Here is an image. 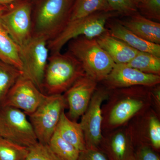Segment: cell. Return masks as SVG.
Returning <instances> with one entry per match:
<instances>
[{"label": "cell", "instance_id": "cell-16", "mask_svg": "<svg viewBox=\"0 0 160 160\" xmlns=\"http://www.w3.org/2000/svg\"><path fill=\"white\" fill-rule=\"evenodd\" d=\"M100 46L116 64H125L138 54L139 51L109 34L108 31L96 38Z\"/></svg>", "mask_w": 160, "mask_h": 160}, {"label": "cell", "instance_id": "cell-10", "mask_svg": "<svg viewBox=\"0 0 160 160\" xmlns=\"http://www.w3.org/2000/svg\"><path fill=\"white\" fill-rule=\"evenodd\" d=\"M109 90L106 87L97 88L88 108L82 116L80 123L84 133L86 148H98L103 139L102 105L109 96Z\"/></svg>", "mask_w": 160, "mask_h": 160}, {"label": "cell", "instance_id": "cell-2", "mask_svg": "<svg viewBox=\"0 0 160 160\" xmlns=\"http://www.w3.org/2000/svg\"><path fill=\"white\" fill-rule=\"evenodd\" d=\"M85 74L81 63L69 52L51 53L48 58L42 91L46 95L62 94Z\"/></svg>", "mask_w": 160, "mask_h": 160}, {"label": "cell", "instance_id": "cell-14", "mask_svg": "<svg viewBox=\"0 0 160 160\" xmlns=\"http://www.w3.org/2000/svg\"><path fill=\"white\" fill-rule=\"evenodd\" d=\"M102 144L109 160H135L131 136L126 129H118L103 137Z\"/></svg>", "mask_w": 160, "mask_h": 160}, {"label": "cell", "instance_id": "cell-29", "mask_svg": "<svg viewBox=\"0 0 160 160\" xmlns=\"http://www.w3.org/2000/svg\"><path fill=\"white\" fill-rule=\"evenodd\" d=\"M78 160H109L106 153L98 148H86L81 151Z\"/></svg>", "mask_w": 160, "mask_h": 160}, {"label": "cell", "instance_id": "cell-22", "mask_svg": "<svg viewBox=\"0 0 160 160\" xmlns=\"http://www.w3.org/2000/svg\"><path fill=\"white\" fill-rule=\"evenodd\" d=\"M125 64L144 73L160 75V57L148 52L139 51L134 58Z\"/></svg>", "mask_w": 160, "mask_h": 160}, {"label": "cell", "instance_id": "cell-17", "mask_svg": "<svg viewBox=\"0 0 160 160\" xmlns=\"http://www.w3.org/2000/svg\"><path fill=\"white\" fill-rule=\"evenodd\" d=\"M107 31L114 37L125 42L139 51L148 52L160 57V44H154L143 39L126 29L119 22L108 24Z\"/></svg>", "mask_w": 160, "mask_h": 160}, {"label": "cell", "instance_id": "cell-27", "mask_svg": "<svg viewBox=\"0 0 160 160\" xmlns=\"http://www.w3.org/2000/svg\"><path fill=\"white\" fill-rule=\"evenodd\" d=\"M112 10L119 15L129 17L138 12L136 0H107Z\"/></svg>", "mask_w": 160, "mask_h": 160}, {"label": "cell", "instance_id": "cell-3", "mask_svg": "<svg viewBox=\"0 0 160 160\" xmlns=\"http://www.w3.org/2000/svg\"><path fill=\"white\" fill-rule=\"evenodd\" d=\"M68 51L80 62L86 74L98 82L106 78L115 64L96 38L72 39L68 42Z\"/></svg>", "mask_w": 160, "mask_h": 160}, {"label": "cell", "instance_id": "cell-8", "mask_svg": "<svg viewBox=\"0 0 160 160\" xmlns=\"http://www.w3.org/2000/svg\"><path fill=\"white\" fill-rule=\"evenodd\" d=\"M47 43L48 41L43 37L32 36L31 39L21 48L22 74L31 80L42 92L49 57Z\"/></svg>", "mask_w": 160, "mask_h": 160}, {"label": "cell", "instance_id": "cell-5", "mask_svg": "<svg viewBox=\"0 0 160 160\" xmlns=\"http://www.w3.org/2000/svg\"><path fill=\"white\" fill-rule=\"evenodd\" d=\"M66 105L62 94L47 95L36 110L29 115L38 142L49 144Z\"/></svg>", "mask_w": 160, "mask_h": 160}, {"label": "cell", "instance_id": "cell-26", "mask_svg": "<svg viewBox=\"0 0 160 160\" xmlns=\"http://www.w3.org/2000/svg\"><path fill=\"white\" fill-rule=\"evenodd\" d=\"M138 10L144 17L160 21V0H144L138 3Z\"/></svg>", "mask_w": 160, "mask_h": 160}, {"label": "cell", "instance_id": "cell-15", "mask_svg": "<svg viewBox=\"0 0 160 160\" xmlns=\"http://www.w3.org/2000/svg\"><path fill=\"white\" fill-rule=\"evenodd\" d=\"M127 19L118 21L122 25L143 39L160 44V23L141 15L139 12Z\"/></svg>", "mask_w": 160, "mask_h": 160}, {"label": "cell", "instance_id": "cell-19", "mask_svg": "<svg viewBox=\"0 0 160 160\" xmlns=\"http://www.w3.org/2000/svg\"><path fill=\"white\" fill-rule=\"evenodd\" d=\"M21 48L12 38L0 23V60L16 67L22 72Z\"/></svg>", "mask_w": 160, "mask_h": 160}, {"label": "cell", "instance_id": "cell-33", "mask_svg": "<svg viewBox=\"0 0 160 160\" xmlns=\"http://www.w3.org/2000/svg\"><path fill=\"white\" fill-rule=\"evenodd\" d=\"M144 0H136L137 2L138 3H139L140 2H142Z\"/></svg>", "mask_w": 160, "mask_h": 160}, {"label": "cell", "instance_id": "cell-11", "mask_svg": "<svg viewBox=\"0 0 160 160\" xmlns=\"http://www.w3.org/2000/svg\"><path fill=\"white\" fill-rule=\"evenodd\" d=\"M46 96L31 80L22 74L8 92L1 106L16 108L29 116L36 110Z\"/></svg>", "mask_w": 160, "mask_h": 160}, {"label": "cell", "instance_id": "cell-20", "mask_svg": "<svg viewBox=\"0 0 160 160\" xmlns=\"http://www.w3.org/2000/svg\"><path fill=\"white\" fill-rule=\"evenodd\" d=\"M113 11L107 0H75L70 21L86 17L99 12Z\"/></svg>", "mask_w": 160, "mask_h": 160}, {"label": "cell", "instance_id": "cell-12", "mask_svg": "<svg viewBox=\"0 0 160 160\" xmlns=\"http://www.w3.org/2000/svg\"><path fill=\"white\" fill-rule=\"evenodd\" d=\"M103 82L109 89L136 86L151 87L159 85L160 76L144 73L126 64H115Z\"/></svg>", "mask_w": 160, "mask_h": 160}, {"label": "cell", "instance_id": "cell-25", "mask_svg": "<svg viewBox=\"0 0 160 160\" xmlns=\"http://www.w3.org/2000/svg\"><path fill=\"white\" fill-rule=\"evenodd\" d=\"M25 160H60L52 151L49 144L38 142L28 148Z\"/></svg>", "mask_w": 160, "mask_h": 160}, {"label": "cell", "instance_id": "cell-4", "mask_svg": "<svg viewBox=\"0 0 160 160\" xmlns=\"http://www.w3.org/2000/svg\"><path fill=\"white\" fill-rule=\"evenodd\" d=\"M119 15L114 11L99 12L69 22L58 35L48 42L49 51L51 54L60 52L66 43L78 37L96 38L107 31L106 25L109 20Z\"/></svg>", "mask_w": 160, "mask_h": 160}, {"label": "cell", "instance_id": "cell-32", "mask_svg": "<svg viewBox=\"0 0 160 160\" xmlns=\"http://www.w3.org/2000/svg\"><path fill=\"white\" fill-rule=\"evenodd\" d=\"M8 9V5H0V16L3 14Z\"/></svg>", "mask_w": 160, "mask_h": 160}, {"label": "cell", "instance_id": "cell-18", "mask_svg": "<svg viewBox=\"0 0 160 160\" xmlns=\"http://www.w3.org/2000/svg\"><path fill=\"white\" fill-rule=\"evenodd\" d=\"M55 132L80 152L86 149L85 137L80 123L70 119L65 111L62 112Z\"/></svg>", "mask_w": 160, "mask_h": 160}, {"label": "cell", "instance_id": "cell-7", "mask_svg": "<svg viewBox=\"0 0 160 160\" xmlns=\"http://www.w3.org/2000/svg\"><path fill=\"white\" fill-rule=\"evenodd\" d=\"M32 0L17 1L0 16V23L21 48L32 37Z\"/></svg>", "mask_w": 160, "mask_h": 160}, {"label": "cell", "instance_id": "cell-28", "mask_svg": "<svg viewBox=\"0 0 160 160\" xmlns=\"http://www.w3.org/2000/svg\"><path fill=\"white\" fill-rule=\"evenodd\" d=\"M148 134L152 146L155 149L160 148V122L154 115L149 118Z\"/></svg>", "mask_w": 160, "mask_h": 160}, {"label": "cell", "instance_id": "cell-31", "mask_svg": "<svg viewBox=\"0 0 160 160\" xmlns=\"http://www.w3.org/2000/svg\"><path fill=\"white\" fill-rule=\"evenodd\" d=\"M18 1H20V0H0V5L7 6Z\"/></svg>", "mask_w": 160, "mask_h": 160}, {"label": "cell", "instance_id": "cell-21", "mask_svg": "<svg viewBox=\"0 0 160 160\" xmlns=\"http://www.w3.org/2000/svg\"><path fill=\"white\" fill-rule=\"evenodd\" d=\"M22 73L16 67L0 60V107Z\"/></svg>", "mask_w": 160, "mask_h": 160}, {"label": "cell", "instance_id": "cell-24", "mask_svg": "<svg viewBox=\"0 0 160 160\" xmlns=\"http://www.w3.org/2000/svg\"><path fill=\"white\" fill-rule=\"evenodd\" d=\"M28 148L0 137V160H25Z\"/></svg>", "mask_w": 160, "mask_h": 160}, {"label": "cell", "instance_id": "cell-30", "mask_svg": "<svg viewBox=\"0 0 160 160\" xmlns=\"http://www.w3.org/2000/svg\"><path fill=\"white\" fill-rule=\"evenodd\" d=\"M135 160H160L157 153L149 146L144 145L135 153Z\"/></svg>", "mask_w": 160, "mask_h": 160}, {"label": "cell", "instance_id": "cell-23", "mask_svg": "<svg viewBox=\"0 0 160 160\" xmlns=\"http://www.w3.org/2000/svg\"><path fill=\"white\" fill-rule=\"evenodd\" d=\"M52 151L60 160H78L80 151L55 132L49 143Z\"/></svg>", "mask_w": 160, "mask_h": 160}, {"label": "cell", "instance_id": "cell-9", "mask_svg": "<svg viewBox=\"0 0 160 160\" xmlns=\"http://www.w3.org/2000/svg\"><path fill=\"white\" fill-rule=\"evenodd\" d=\"M148 87L136 86L118 89L123 97L109 111L108 125L113 127L121 126L142 110L147 105L144 99L150 98L151 94Z\"/></svg>", "mask_w": 160, "mask_h": 160}, {"label": "cell", "instance_id": "cell-1", "mask_svg": "<svg viewBox=\"0 0 160 160\" xmlns=\"http://www.w3.org/2000/svg\"><path fill=\"white\" fill-rule=\"evenodd\" d=\"M32 1V36L43 37L49 42L68 25L75 0Z\"/></svg>", "mask_w": 160, "mask_h": 160}, {"label": "cell", "instance_id": "cell-6", "mask_svg": "<svg viewBox=\"0 0 160 160\" xmlns=\"http://www.w3.org/2000/svg\"><path fill=\"white\" fill-rule=\"evenodd\" d=\"M20 109L0 107V137L29 148L38 142V139L29 119Z\"/></svg>", "mask_w": 160, "mask_h": 160}, {"label": "cell", "instance_id": "cell-13", "mask_svg": "<svg viewBox=\"0 0 160 160\" xmlns=\"http://www.w3.org/2000/svg\"><path fill=\"white\" fill-rule=\"evenodd\" d=\"M98 82L88 75L81 77L63 95L69 107L70 119L76 121L82 116L97 88Z\"/></svg>", "mask_w": 160, "mask_h": 160}]
</instances>
